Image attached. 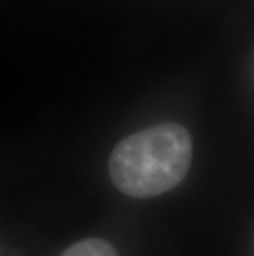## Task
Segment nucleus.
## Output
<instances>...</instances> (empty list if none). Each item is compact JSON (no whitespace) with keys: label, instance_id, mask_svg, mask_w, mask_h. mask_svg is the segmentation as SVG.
<instances>
[{"label":"nucleus","instance_id":"obj_1","mask_svg":"<svg viewBox=\"0 0 254 256\" xmlns=\"http://www.w3.org/2000/svg\"><path fill=\"white\" fill-rule=\"evenodd\" d=\"M192 138L175 122H162L122 139L111 154L109 176L122 194L149 198L169 192L192 164Z\"/></svg>","mask_w":254,"mask_h":256},{"label":"nucleus","instance_id":"obj_2","mask_svg":"<svg viewBox=\"0 0 254 256\" xmlns=\"http://www.w3.org/2000/svg\"><path fill=\"white\" fill-rule=\"evenodd\" d=\"M61 256H117V253L106 240L88 238L71 244Z\"/></svg>","mask_w":254,"mask_h":256}]
</instances>
